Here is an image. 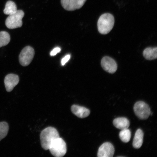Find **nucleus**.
I'll return each instance as SVG.
<instances>
[{"label":"nucleus","instance_id":"nucleus-1","mask_svg":"<svg viewBox=\"0 0 157 157\" xmlns=\"http://www.w3.org/2000/svg\"><path fill=\"white\" fill-rule=\"evenodd\" d=\"M59 137V135L56 129L51 127L46 128L40 133V142L42 148L46 150H49L52 143Z\"/></svg>","mask_w":157,"mask_h":157},{"label":"nucleus","instance_id":"nucleus-2","mask_svg":"<svg viewBox=\"0 0 157 157\" xmlns=\"http://www.w3.org/2000/svg\"><path fill=\"white\" fill-rule=\"evenodd\" d=\"M114 23V17L112 15L109 13H104L98 19V30L101 34H107L113 29Z\"/></svg>","mask_w":157,"mask_h":157},{"label":"nucleus","instance_id":"nucleus-3","mask_svg":"<svg viewBox=\"0 0 157 157\" xmlns=\"http://www.w3.org/2000/svg\"><path fill=\"white\" fill-rule=\"evenodd\" d=\"M52 155L56 157H62L67 152L66 144L61 138L56 139L53 142L49 149Z\"/></svg>","mask_w":157,"mask_h":157},{"label":"nucleus","instance_id":"nucleus-4","mask_svg":"<svg viewBox=\"0 0 157 157\" xmlns=\"http://www.w3.org/2000/svg\"><path fill=\"white\" fill-rule=\"evenodd\" d=\"M25 13L21 10H19L13 14L9 15L6 19L5 24L8 28L13 29L22 26V19Z\"/></svg>","mask_w":157,"mask_h":157},{"label":"nucleus","instance_id":"nucleus-5","mask_svg":"<svg viewBox=\"0 0 157 157\" xmlns=\"http://www.w3.org/2000/svg\"><path fill=\"white\" fill-rule=\"evenodd\" d=\"M133 109L135 114L140 119H147L150 115L151 111L150 108L144 101L137 102L135 104Z\"/></svg>","mask_w":157,"mask_h":157},{"label":"nucleus","instance_id":"nucleus-6","mask_svg":"<svg viewBox=\"0 0 157 157\" xmlns=\"http://www.w3.org/2000/svg\"><path fill=\"white\" fill-rule=\"evenodd\" d=\"M34 48L29 46L25 47L21 51L19 55L20 63L23 66L29 65L34 58Z\"/></svg>","mask_w":157,"mask_h":157},{"label":"nucleus","instance_id":"nucleus-7","mask_svg":"<svg viewBox=\"0 0 157 157\" xmlns=\"http://www.w3.org/2000/svg\"><path fill=\"white\" fill-rule=\"evenodd\" d=\"M86 1L87 0H61V3L64 9L72 11L81 8Z\"/></svg>","mask_w":157,"mask_h":157},{"label":"nucleus","instance_id":"nucleus-8","mask_svg":"<svg viewBox=\"0 0 157 157\" xmlns=\"http://www.w3.org/2000/svg\"><path fill=\"white\" fill-rule=\"evenodd\" d=\"M101 64L104 70L109 73H114L117 70V63L113 58L109 56L104 57L101 59Z\"/></svg>","mask_w":157,"mask_h":157},{"label":"nucleus","instance_id":"nucleus-9","mask_svg":"<svg viewBox=\"0 0 157 157\" xmlns=\"http://www.w3.org/2000/svg\"><path fill=\"white\" fill-rule=\"evenodd\" d=\"M115 152L113 145L109 142L103 143L98 149V157H112Z\"/></svg>","mask_w":157,"mask_h":157},{"label":"nucleus","instance_id":"nucleus-10","mask_svg":"<svg viewBox=\"0 0 157 157\" xmlns=\"http://www.w3.org/2000/svg\"><path fill=\"white\" fill-rule=\"evenodd\" d=\"M19 78L18 75L11 74L6 76L4 80L5 85L7 92H10L19 83Z\"/></svg>","mask_w":157,"mask_h":157},{"label":"nucleus","instance_id":"nucleus-11","mask_svg":"<svg viewBox=\"0 0 157 157\" xmlns=\"http://www.w3.org/2000/svg\"><path fill=\"white\" fill-rule=\"evenodd\" d=\"M71 110L74 114L80 118L87 117L90 113V110L87 108L76 105L72 106Z\"/></svg>","mask_w":157,"mask_h":157},{"label":"nucleus","instance_id":"nucleus-12","mask_svg":"<svg viewBox=\"0 0 157 157\" xmlns=\"http://www.w3.org/2000/svg\"><path fill=\"white\" fill-rule=\"evenodd\" d=\"M113 124L117 128L122 130L128 128L130 125V122L126 118L118 117L114 120Z\"/></svg>","mask_w":157,"mask_h":157},{"label":"nucleus","instance_id":"nucleus-13","mask_svg":"<svg viewBox=\"0 0 157 157\" xmlns=\"http://www.w3.org/2000/svg\"><path fill=\"white\" fill-rule=\"evenodd\" d=\"M144 133L142 130L139 129L135 133L133 142V146L136 149L140 148L143 143Z\"/></svg>","mask_w":157,"mask_h":157},{"label":"nucleus","instance_id":"nucleus-14","mask_svg":"<svg viewBox=\"0 0 157 157\" xmlns=\"http://www.w3.org/2000/svg\"><path fill=\"white\" fill-rule=\"evenodd\" d=\"M143 55L147 60H153L157 58V48H148L145 49L143 52Z\"/></svg>","mask_w":157,"mask_h":157},{"label":"nucleus","instance_id":"nucleus-15","mask_svg":"<svg viewBox=\"0 0 157 157\" xmlns=\"http://www.w3.org/2000/svg\"><path fill=\"white\" fill-rule=\"evenodd\" d=\"M17 11V8L15 3L12 1H9L6 3L3 12L5 14L9 15L13 14Z\"/></svg>","mask_w":157,"mask_h":157},{"label":"nucleus","instance_id":"nucleus-16","mask_svg":"<svg viewBox=\"0 0 157 157\" xmlns=\"http://www.w3.org/2000/svg\"><path fill=\"white\" fill-rule=\"evenodd\" d=\"M10 36L6 31L0 32V48L6 46L10 41Z\"/></svg>","mask_w":157,"mask_h":157},{"label":"nucleus","instance_id":"nucleus-17","mask_svg":"<svg viewBox=\"0 0 157 157\" xmlns=\"http://www.w3.org/2000/svg\"><path fill=\"white\" fill-rule=\"evenodd\" d=\"M120 138L123 142L127 143L130 140L131 132L128 128L122 129L119 133Z\"/></svg>","mask_w":157,"mask_h":157},{"label":"nucleus","instance_id":"nucleus-18","mask_svg":"<svg viewBox=\"0 0 157 157\" xmlns=\"http://www.w3.org/2000/svg\"><path fill=\"white\" fill-rule=\"evenodd\" d=\"M9 130V125L7 122H0V141L6 136Z\"/></svg>","mask_w":157,"mask_h":157},{"label":"nucleus","instance_id":"nucleus-19","mask_svg":"<svg viewBox=\"0 0 157 157\" xmlns=\"http://www.w3.org/2000/svg\"><path fill=\"white\" fill-rule=\"evenodd\" d=\"M71 57L70 55H67L64 58H63L61 60V64L62 66L65 65L66 63H67L69 60L70 59Z\"/></svg>","mask_w":157,"mask_h":157},{"label":"nucleus","instance_id":"nucleus-20","mask_svg":"<svg viewBox=\"0 0 157 157\" xmlns=\"http://www.w3.org/2000/svg\"><path fill=\"white\" fill-rule=\"evenodd\" d=\"M61 51V49L59 48H55L52 52L50 53L51 56H56L58 54V53L59 52Z\"/></svg>","mask_w":157,"mask_h":157}]
</instances>
